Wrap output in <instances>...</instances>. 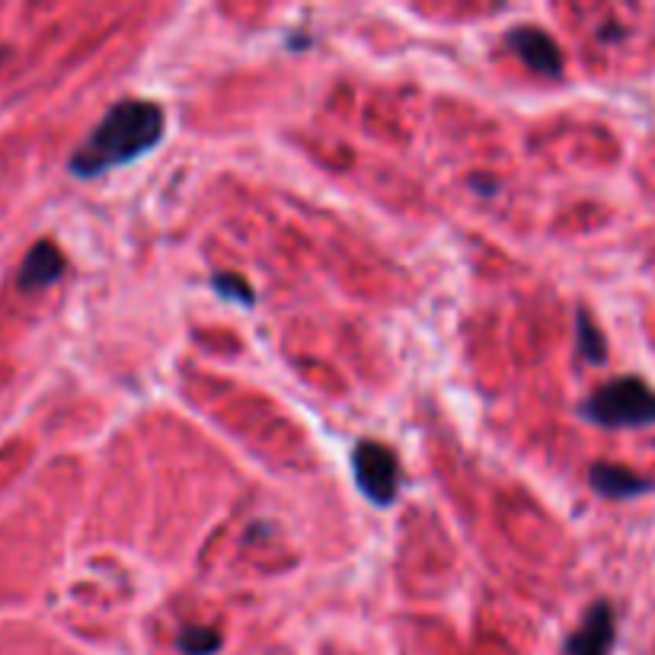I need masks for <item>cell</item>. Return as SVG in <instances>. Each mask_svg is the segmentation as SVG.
<instances>
[{
  "label": "cell",
  "mask_w": 655,
  "mask_h": 655,
  "mask_svg": "<svg viewBox=\"0 0 655 655\" xmlns=\"http://www.w3.org/2000/svg\"><path fill=\"white\" fill-rule=\"evenodd\" d=\"M582 416L601 429H649L655 425V387L636 374L614 378L582 400Z\"/></svg>",
  "instance_id": "cell-2"
},
{
  "label": "cell",
  "mask_w": 655,
  "mask_h": 655,
  "mask_svg": "<svg viewBox=\"0 0 655 655\" xmlns=\"http://www.w3.org/2000/svg\"><path fill=\"white\" fill-rule=\"evenodd\" d=\"M64 269H68L64 253L55 247L52 240H39L36 247L26 253L20 272H16V288H20V291L48 288V285H55L58 278L64 275Z\"/></svg>",
  "instance_id": "cell-6"
},
{
  "label": "cell",
  "mask_w": 655,
  "mask_h": 655,
  "mask_svg": "<svg viewBox=\"0 0 655 655\" xmlns=\"http://www.w3.org/2000/svg\"><path fill=\"white\" fill-rule=\"evenodd\" d=\"M614 636H617V617L611 601H595L585 611L579 630L566 640L563 655H611Z\"/></svg>",
  "instance_id": "cell-4"
},
{
  "label": "cell",
  "mask_w": 655,
  "mask_h": 655,
  "mask_svg": "<svg viewBox=\"0 0 655 655\" xmlns=\"http://www.w3.org/2000/svg\"><path fill=\"white\" fill-rule=\"evenodd\" d=\"M167 131V112L154 100H119L96 122L87 141L71 154L68 170L77 179H96L151 154Z\"/></svg>",
  "instance_id": "cell-1"
},
{
  "label": "cell",
  "mask_w": 655,
  "mask_h": 655,
  "mask_svg": "<svg viewBox=\"0 0 655 655\" xmlns=\"http://www.w3.org/2000/svg\"><path fill=\"white\" fill-rule=\"evenodd\" d=\"M352 473H355L358 489H362L365 499H371L374 505L397 502L400 483H403L400 461L387 445H381V441H371V438L358 441L352 451Z\"/></svg>",
  "instance_id": "cell-3"
},
{
  "label": "cell",
  "mask_w": 655,
  "mask_h": 655,
  "mask_svg": "<svg viewBox=\"0 0 655 655\" xmlns=\"http://www.w3.org/2000/svg\"><path fill=\"white\" fill-rule=\"evenodd\" d=\"M176 646L183 649V655H215L224 640L215 627H183L176 636Z\"/></svg>",
  "instance_id": "cell-9"
},
{
  "label": "cell",
  "mask_w": 655,
  "mask_h": 655,
  "mask_svg": "<svg viewBox=\"0 0 655 655\" xmlns=\"http://www.w3.org/2000/svg\"><path fill=\"white\" fill-rule=\"evenodd\" d=\"M576 339H579V355L585 358V362L601 365L604 358H608V342H604L601 330L595 326V320L585 314V310H579V314H576Z\"/></svg>",
  "instance_id": "cell-8"
},
{
  "label": "cell",
  "mask_w": 655,
  "mask_h": 655,
  "mask_svg": "<svg viewBox=\"0 0 655 655\" xmlns=\"http://www.w3.org/2000/svg\"><path fill=\"white\" fill-rule=\"evenodd\" d=\"M588 480H592L595 493L608 496V499H633V496H643V493H652L655 489L652 480H646V477H640V473H633L620 464H611V461L592 464Z\"/></svg>",
  "instance_id": "cell-7"
},
{
  "label": "cell",
  "mask_w": 655,
  "mask_h": 655,
  "mask_svg": "<svg viewBox=\"0 0 655 655\" xmlns=\"http://www.w3.org/2000/svg\"><path fill=\"white\" fill-rule=\"evenodd\" d=\"M0 55H4V52H0Z\"/></svg>",
  "instance_id": "cell-11"
},
{
  "label": "cell",
  "mask_w": 655,
  "mask_h": 655,
  "mask_svg": "<svg viewBox=\"0 0 655 655\" xmlns=\"http://www.w3.org/2000/svg\"><path fill=\"white\" fill-rule=\"evenodd\" d=\"M211 288H215L221 298L237 301V304H243V307H253V304H256L253 285H250L243 275H237V272H215V275H211Z\"/></svg>",
  "instance_id": "cell-10"
},
{
  "label": "cell",
  "mask_w": 655,
  "mask_h": 655,
  "mask_svg": "<svg viewBox=\"0 0 655 655\" xmlns=\"http://www.w3.org/2000/svg\"><path fill=\"white\" fill-rule=\"evenodd\" d=\"M505 45L528 64L534 74H544V77H560L563 74V55H560V45L553 42L550 32L537 29V26H515L509 36H505Z\"/></svg>",
  "instance_id": "cell-5"
}]
</instances>
